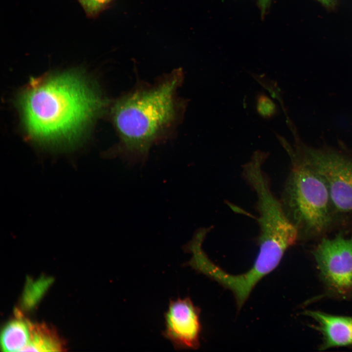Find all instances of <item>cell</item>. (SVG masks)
<instances>
[{
	"mask_svg": "<svg viewBox=\"0 0 352 352\" xmlns=\"http://www.w3.org/2000/svg\"><path fill=\"white\" fill-rule=\"evenodd\" d=\"M19 104L28 133L55 142L78 135L101 111L104 101L82 77L65 73L31 81Z\"/></svg>",
	"mask_w": 352,
	"mask_h": 352,
	"instance_id": "cell-1",
	"label": "cell"
},
{
	"mask_svg": "<svg viewBox=\"0 0 352 352\" xmlns=\"http://www.w3.org/2000/svg\"><path fill=\"white\" fill-rule=\"evenodd\" d=\"M179 72L154 86L136 89L119 99L112 109L121 154L129 164L144 162L150 147L176 123Z\"/></svg>",
	"mask_w": 352,
	"mask_h": 352,
	"instance_id": "cell-2",
	"label": "cell"
},
{
	"mask_svg": "<svg viewBox=\"0 0 352 352\" xmlns=\"http://www.w3.org/2000/svg\"><path fill=\"white\" fill-rule=\"evenodd\" d=\"M268 155V153L255 151L250 160L242 165V173L243 180L256 197L259 251L255 262L262 267L275 269L299 236L286 215L281 199L273 192L270 178L263 168Z\"/></svg>",
	"mask_w": 352,
	"mask_h": 352,
	"instance_id": "cell-3",
	"label": "cell"
},
{
	"mask_svg": "<svg viewBox=\"0 0 352 352\" xmlns=\"http://www.w3.org/2000/svg\"><path fill=\"white\" fill-rule=\"evenodd\" d=\"M288 154L291 168L281 201L297 228L299 238L319 236L333 221V205L322 177L302 161L292 149Z\"/></svg>",
	"mask_w": 352,
	"mask_h": 352,
	"instance_id": "cell-4",
	"label": "cell"
},
{
	"mask_svg": "<svg viewBox=\"0 0 352 352\" xmlns=\"http://www.w3.org/2000/svg\"><path fill=\"white\" fill-rule=\"evenodd\" d=\"M295 153L324 179L333 208L352 214V157L333 150L305 147Z\"/></svg>",
	"mask_w": 352,
	"mask_h": 352,
	"instance_id": "cell-5",
	"label": "cell"
},
{
	"mask_svg": "<svg viewBox=\"0 0 352 352\" xmlns=\"http://www.w3.org/2000/svg\"><path fill=\"white\" fill-rule=\"evenodd\" d=\"M321 276L329 289L344 295L352 291V235L341 232L323 238L313 251Z\"/></svg>",
	"mask_w": 352,
	"mask_h": 352,
	"instance_id": "cell-6",
	"label": "cell"
},
{
	"mask_svg": "<svg viewBox=\"0 0 352 352\" xmlns=\"http://www.w3.org/2000/svg\"><path fill=\"white\" fill-rule=\"evenodd\" d=\"M200 309L186 297L170 301L164 313L163 336L176 350H197L200 346Z\"/></svg>",
	"mask_w": 352,
	"mask_h": 352,
	"instance_id": "cell-7",
	"label": "cell"
},
{
	"mask_svg": "<svg viewBox=\"0 0 352 352\" xmlns=\"http://www.w3.org/2000/svg\"><path fill=\"white\" fill-rule=\"evenodd\" d=\"M305 313L316 322L315 329L323 335L321 350L352 346V317L334 316L312 310Z\"/></svg>",
	"mask_w": 352,
	"mask_h": 352,
	"instance_id": "cell-8",
	"label": "cell"
},
{
	"mask_svg": "<svg viewBox=\"0 0 352 352\" xmlns=\"http://www.w3.org/2000/svg\"><path fill=\"white\" fill-rule=\"evenodd\" d=\"M30 340L22 352L63 351L64 345L55 331L43 324H34L28 321Z\"/></svg>",
	"mask_w": 352,
	"mask_h": 352,
	"instance_id": "cell-9",
	"label": "cell"
},
{
	"mask_svg": "<svg viewBox=\"0 0 352 352\" xmlns=\"http://www.w3.org/2000/svg\"><path fill=\"white\" fill-rule=\"evenodd\" d=\"M29 340L28 321L13 320L4 327L1 332V348L4 352H22Z\"/></svg>",
	"mask_w": 352,
	"mask_h": 352,
	"instance_id": "cell-10",
	"label": "cell"
},
{
	"mask_svg": "<svg viewBox=\"0 0 352 352\" xmlns=\"http://www.w3.org/2000/svg\"><path fill=\"white\" fill-rule=\"evenodd\" d=\"M256 107L258 113L264 119H270L278 113L277 105L263 92H259L256 95Z\"/></svg>",
	"mask_w": 352,
	"mask_h": 352,
	"instance_id": "cell-11",
	"label": "cell"
},
{
	"mask_svg": "<svg viewBox=\"0 0 352 352\" xmlns=\"http://www.w3.org/2000/svg\"><path fill=\"white\" fill-rule=\"evenodd\" d=\"M110 0H79L89 15H94L102 9Z\"/></svg>",
	"mask_w": 352,
	"mask_h": 352,
	"instance_id": "cell-12",
	"label": "cell"
},
{
	"mask_svg": "<svg viewBox=\"0 0 352 352\" xmlns=\"http://www.w3.org/2000/svg\"><path fill=\"white\" fill-rule=\"evenodd\" d=\"M328 11H334L338 4V0H316Z\"/></svg>",
	"mask_w": 352,
	"mask_h": 352,
	"instance_id": "cell-13",
	"label": "cell"
},
{
	"mask_svg": "<svg viewBox=\"0 0 352 352\" xmlns=\"http://www.w3.org/2000/svg\"><path fill=\"white\" fill-rule=\"evenodd\" d=\"M257 1L261 10L262 17H263L270 6L271 0H257Z\"/></svg>",
	"mask_w": 352,
	"mask_h": 352,
	"instance_id": "cell-14",
	"label": "cell"
}]
</instances>
